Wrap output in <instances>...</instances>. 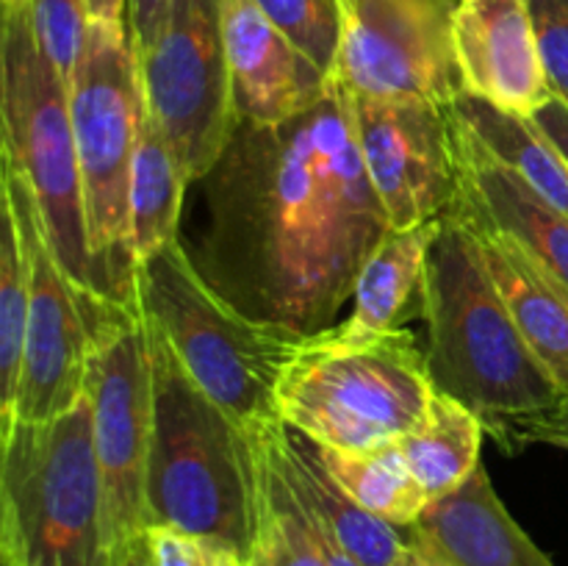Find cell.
Here are the masks:
<instances>
[{"label":"cell","instance_id":"obj_8","mask_svg":"<svg viewBox=\"0 0 568 566\" xmlns=\"http://www.w3.org/2000/svg\"><path fill=\"white\" fill-rule=\"evenodd\" d=\"M67 87L98 292L133 300L128 205L144 94L128 22H89L87 44Z\"/></svg>","mask_w":568,"mask_h":566},{"label":"cell","instance_id":"obj_22","mask_svg":"<svg viewBox=\"0 0 568 566\" xmlns=\"http://www.w3.org/2000/svg\"><path fill=\"white\" fill-rule=\"evenodd\" d=\"M186 186L189 178L178 161L175 148L144 109L131 172V205H128L133 266L155 250L181 239L178 228H181Z\"/></svg>","mask_w":568,"mask_h":566},{"label":"cell","instance_id":"obj_20","mask_svg":"<svg viewBox=\"0 0 568 566\" xmlns=\"http://www.w3.org/2000/svg\"><path fill=\"white\" fill-rule=\"evenodd\" d=\"M442 233V216L414 228H392L383 242L372 250L361 270L353 294V314L342 322L344 336H375L397 327L399 314L422 289L427 255Z\"/></svg>","mask_w":568,"mask_h":566},{"label":"cell","instance_id":"obj_13","mask_svg":"<svg viewBox=\"0 0 568 566\" xmlns=\"http://www.w3.org/2000/svg\"><path fill=\"white\" fill-rule=\"evenodd\" d=\"M347 100L366 175L392 228H414L447 214L458 194L453 103L349 92Z\"/></svg>","mask_w":568,"mask_h":566},{"label":"cell","instance_id":"obj_14","mask_svg":"<svg viewBox=\"0 0 568 566\" xmlns=\"http://www.w3.org/2000/svg\"><path fill=\"white\" fill-rule=\"evenodd\" d=\"M222 37L239 122L281 125L320 105L331 92V75L255 0H222Z\"/></svg>","mask_w":568,"mask_h":566},{"label":"cell","instance_id":"obj_5","mask_svg":"<svg viewBox=\"0 0 568 566\" xmlns=\"http://www.w3.org/2000/svg\"><path fill=\"white\" fill-rule=\"evenodd\" d=\"M133 300L161 327L189 375L250 433L277 416V381L305 336L233 309L181 239L133 266Z\"/></svg>","mask_w":568,"mask_h":566},{"label":"cell","instance_id":"obj_1","mask_svg":"<svg viewBox=\"0 0 568 566\" xmlns=\"http://www.w3.org/2000/svg\"><path fill=\"white\" fill-rule=\"evenodd\" d=\"M203 225L189 247L242 314L311 338L336 327L392 222L372 189L338 83L281 125L239 122L200 178Z\"/></svg>","mask_w":568,"mask_h":566},{"label":"cell","instance_id":"obj_26","mask_svg":"<svg viewBox=\"0 0 568 566\" xmlns=\"http://www.w3.org/2000/svg\"><path fill=\"white\" fill-rule=\"evenodd\" d=\"M28 333V264L11 211L3 205L0 236V442L14 427V400L20 386Z\"/></svg>","mask_w":568,"mask_h":566},{"label":"cell","instance_id":"obj_2","mask_svg":"<svg viewBox=\"0 0 568 566\" xmlns=\"http://www.w3.org/2000/svg\"><path fill=\"white\" fill-rule=\"evenodd\" d=\"M144 322L153 364L148 527L220 538L253 560L261 516L258 438L200 388L161 327L148 316Z\"/></svg>","mask_w":568,"mask_h":566},{"label":"cell","instance_id":"obj_29","mask_svg":"<svg viewBox=\"0 0 568 566\" xmlns=\"http://www.w3.org/2000/svg\"><path fill=\"white\" fill-rule=\"evenodd\" d=\"M144 542L155 566H250V560L231 544L170 525L148 527Z\"/></svg>","mask_w":568,"mask_h":566},{"label":"cell","instance_id":"obj_25","mask_svg":"<svg viewBox=\"0 0 568 566\" xmlns=\"http://www.w3.org/2000/svg\"><path fill=\"white\" fill-rule=\"evenodd\" d=\"M258 438V436H255ZM261 516L253 560L261 566H327L314 522L281 466L261 444Z\"/></svg>","mask_w":568,"mask_h":566},{"label":"cell","instance_id":"obj_37","mask_svg":"<svg viewBox=\"0 0 568 566\" xmlns=\"http://www.w3.org/2000/svg\"><path fill=\"white\" fill-rule=\"evenodd\" d=\"M0 3H14V0H0Z\"/></svg>","mask_w":568,"mask_h":566},{"label":"cell","instance_id":"obj_31","mask_svg":"<svg viewBox=\"0 0 568 566\" xmlns=\"http://www.w3.org/2000/svg\"><path fill=\"white\" fill-rule=\"evenodd\" d=\"M491 433L508 453H516L527 444H549V447L568 449V394H564L552 408L505 422V425L494 427Z\"/></svg>","mask_w":568,"mask_h":566},{"label":"cell","instance_id":"obj_4","mask_svg":"<svg viewBox=\"0 0 568 566\" xmlns=\"http://www.w3.org/2000/svg\"><path fill=\"white\" fill-rule=\"evenodd\" d=\"M425 350L410 331L305 338L277 381V416L322 447L372 449L414 431L430 405Z\"/></svg>","mask_w":568,"mask_h":566},{"label":"cell","instance_id":"obj_9","mask_svg":"<svg viewBox=\"0 0 568 566\" xmlns=\"http://www.w3.org/2000/svg\"><path fill=\"white\" fill-rule=\"evenodd\" d=\"M87 400L103 483L105 530L116 560L148 530V461L153 438V364L136 300H111L92 322Z\"/></svg>","mask_w":568,"mask_h":566},{"label":"cell","instance_id":"obj_17","mask_svg":"<svg viewBox=\"0 0 568 566\" xmlns=\"http://www.w3.org/2000/svg\"><path fill=\"white\" fill-rule=\"evenodd\" d=\"M408 530L455 566H555L505 508L483 464L464 486L433 499Z\"/></svg>","mask_w":568,"mask_h":566},{"label":"cell","instance_id":"obj_19","mask_svg":"<svg viewBox=\"0 0 568 566\" xmlns=\"http://www.w3.org/2000/svg\"><path fill=\"white\" fill-rule=\"evenodd\" d=\"M464 222L477 236L483 264L525 336L527 347L555 377L560 392L568 394V294L514 239L477 222Z\"/></svg>","mask_w":568,"mask_h":566},{"label":"cell","instance_id":"obj_7","mask_svg":"<svg viewBox=\"0 0 568 566\" xmlns=\"http://www.w3.org/2000/svg\"><path fill=\"white\" fill-rule=\"evenodd\" d=\"M0 117L3 164L31 183L61 266L89 300L103 297L89 250L70 87L39 44L28 0L3 3Z\"/></svg>","mask_w":568,"mask_h":566},{"label":"cell","instance_id":"obj_27","mask_svg":"<svg viewBox=\"0 0 568 566\" xmlns=\"http://www.w3.org/2000/svg\"><path fill=\"white\" fill-rule=\"evenodd\" d=\"M255 3L314 64L333 75L344 31L342 0H255Z\"/></svg>","mask_w":568,"mask_h":566},{"label":"cell","instance_id":"obj_3","mask_svg":"<svg viewBox=\"0 0 568 566\" xmlns=\"http://www.w3.org/2000/svg\"><path fill=\"white\" fill-rule=\"evenodd\" d=\"M419 297L433 386L469 405L486 431L560 403L564 392L527 347L483 264L477 236L449 211L427 255Z\"/></svg>","mask_w":568,"mask_h":566},{"label":"cell","instance_id":"obj_16","mask_svg":"<svg viewBox=\"0 0 568 566\" xmlns=\"http://www.w3.org/2000/svg\"><path fill=\"white\" fill-rule=\"evenodd\" d=\"M455 114V111H453ZM458 194L447 211L514 239L568 294V216L494 159L458 120Z\"/></svg>","mask_w":568,"mask_h":566},{"label":"cell","instance_id":"obj_32","mask_svg":"<svg viewBox=\"0 0 568 566\" xmlns=\"http://www.w3.org/2000/svg\"><path fill=\"white\" fill-rule=\"evenodd\" d=\"M172 0H128V33L136 59H142L164 31Z\"/></svg>","mask_w":568,"mask_h":566},{"label":"cell","instance_id":"obj_10","mask_svg":"<svg viewBox=\"0 0 568 566\" xmlns=\"http://www.w3.org/2000/svg\"><path fill=\"white\" fill-rule=\"evenodd\" d=\"M3 205L14 216L28 264V333L14 420L48 422L83 400L92 322L111 297L89 300L72 283L50 244L31 183L9 164H3Z\"/></svg>","mask_w":568,"mask_h":566},{"label":"cell","instance_id":"obj_21","mask_svg":"<svg viewBox=\"0 0 568 566\" xmlns=\"http://www.w3.org/2000/svg\"><path fill=\"white\" fill-rule=\"evenodd\" d=\"M486 422L444 392H433L430 405L414 431L399 438V453L427 497L438 499L466 483L480 466Z\"/></svg>","mask_w":568,"mask_h":566},{"label":"cell","instance_id":"obj_6","mask_svg":"<svg viewBox=\"0 0 568 566\" xmlns=\"http://www.w3.org/2000/svg\"><path fill=\"white\" fill-rule=\"evenodd\" d=\"M3 566H120L105 530L92 408L17 422L0 442Z\"/></svg>","mask_w":568,"mask_h":566},{"label":"cell","instance_id":"obj_24","mask_svg":"<svg viewBox=\"0 0 568 566\" xmlns=\"http://www.w3.org/2000/svg\"><path fill=\"white\" fill-rule=\"evenodd\" d=\"M314 449L349 497L394 527H414L433 503L405 464L397 442L372 449H336L314 442Z\"/></svg>","mask_w":568,"mask_h":566},{"label":"cell","instance_id":"obj_15","mask_svg":"<svg viewBox=\"0 0 568 566\" xmlns=\"http://www.w3.org/2000/svg\"><path fill=\"white\" fill-rule=\"evenodd\" d=\"M453 39L464 92L471 98L516 117H532L555 98L530 0H458Z\"/></svg>","mask_w":568,"mask_h":566},{"label":"cell","instance_id":"obj_28","mask_svg":"<svg viewBox=\"0 0 568 566\" xmlns=\"http://www.w3.org/2000/svg\"><path fill=\"white\" fill-rule=\"evenodd\" d=\"M33 31L55 70L70 83L89 33L87 0H28Z\"/></svg>","mask_w":568,"mask_h":566},{"label":"cell","instance_id":"obj_34","mask_svg":"<svg viewBox=\"0 0 568 566\" xmlns=\"http://www.w3.org/2000/svg\"><path fill=\"white\" fill-rule=\"evenodd\" d=\"M92 22H128V0H87Z\"/></svg>","mask_w":568,"mask_h":566},{"label":"cell","instance_id":"obj_35","mask_svg":"<svg viewBox=\"0 0 568 566\" xmlns=\"http://www.w3.org/2000/svg\"><path fill=\"white\" fill-rule=\"evenodd\" d=\"M120 566H155L153 564V555H150L148 542H144V536L139 538V542L133 544V547L128 549L125 555H122Z\"/></svg>","mask_w":568,"mask_h":566},{"label":"cell","instance_id":"obj_38","mask_svg":"<svg viewBox=\"0 0 568 566\" xmlns=\"http://www.w3.org/2000/svg\"><path fill=\"white\" fill-rule=\"evenodd\" d=\"M455 3H458V0H455Z\"/></svg>","mask_w":568,"mask_h":566},{"label":"cell","instance_id":"obj_11","mask_svg":"<svg viewBox=\"0 0 568 566\" xmlns=\"http://www.w3.org/2000/svg\"><path fill=\"white\" fill-rule=\"evenodd\" d=\"M148 114L189 183L209 175L239 128L222 37V0H172L159 42L139 59Z\"/></svg>","mask_w":568,"mask_h":566},{"label":"cell","instance_id":"obj_30","mask_svg":"<svg viewBox=\"0 0 568 566\" xmlns=\"http://www.w3.org/2000/svg\"><path fill=\"white\" fill-rule=\"evenodd\" d=\"M530 6L549 89L568 109V0H530Z\"/></svg>","mask_w":568,"mask_h":566},{"label":"cell","instance_id":"obj_18","mask_svg":"<svg viewBox=\"0 0 568 566\" xmlns=\"http://www.w3.org/2000/svg\"><path fill=\"white\" fill-rule=\"evenodd\" d=\"M255 436L261 438L275 464L292 483L305 511L320 527H325L355 560L364 566H403L408 558L410 538L399 536L392 522L381 519L355 497H349L342 483L325 469L316 455L314 442L292 431L283 422H272Z\"/></svg>","mask_w":568,"mask_h":566},{"label":"cell","instance_id":"obj_23","mask_svg":"<svg viewBox=\"0 0 568 566\" xmlns=\"http://www.w3.org/2000/svg\"><path fill=\"white\" fill-rule=\"evenodd\" d=\"M453 111L494 159L503 161L538 198L568 216V161L532 125L530 117L499 111L486 100L471 98L466 92L453 100Z\"/></svg>","mask_w":568,"mask_h":566},{"label":"cell","instance_id":"obj_12","mask_svg":"<svg viewBox=\"0 0 568 566\" xmlns=\"http://www.w3.org/2000/svg\"><path fill=\"white\" fill-rule=\"evenodd\" d=\"M344 31L331 81L349 94L453 103L455 0H342Z\"/></svg>","mask_w":568,"mask_h":566},{"label":"cell","instance_id":"obj_33","mask_svg":"<svg viewBox=\"0 0 568 566\" xmlns=\"http://www.w3.org/2000/svg\"><path fill=\"white\" fill-rule=\"evenodd\" d=\"M530 120L532 125H536L538 131H541L568 161V109L566 105L560 103L558 98H552L541 111H536Z\"/></svg>","mask_w":568,"mask_h":566},{"label":"cell","instance_id":"obj_36","mask_svg":"<svg viewBox=\"0 0 568 566\" xmlns=\"http://www.w3.org/2000/svg\"><path fill=\"white\" fill-rule=\"evenodd\" d=\"M250 566H261V564H258V560H250Z\"/></svg>","mask_w":568,"mask_h":566}]
</instances>
